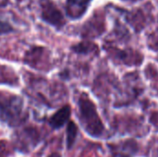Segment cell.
Masks as SVG:
<instances>
[{"label": "cell", "mask_w": 158, "mask_h": 157, "mask_svg": "<svg viewBox=\"0 0 158 157\" xmlns=\"http://www.w3.org/2000/svg\"><path fill=\"white\" fill-rule=\"evenodd\" d=\"M23 121V101L10 93H0V122L17 126Z\"/></svg>", "instance_id": "1"}, {"label": "cell", "mask_w": 158, "mask_h": 157, "mask_svg": "<svg viewBox=\"0 0 158 157\" xmlns=\"http://www.w3.org/2000/svg\"><path fill=\"white\" fill-rule=\"evenodd\" d=\"M79 113L81 122L89 134L97 136L102 132L103 125L98 118L94 104L89 99L85 97L80 99Z\"/></svg>", "instance_id": "2"}, {"label": "cell", "mask_w": 158, "mask_h": 157, "mask_svg": "<svg viewBox=\"0 0 158 157\" xmlns=\"http://www.w3.org/2000/svg\"><path fill=\"white\" fill-rule=\"evenodd\" d=\"M42 17L44 21L60 29L64 23V17L56 5L49 0H42Z\"/></svg>", "instance_id": "3"}, {"label": "cell", "mask_w": 158, "mask_h": 157, "mask_svg": "<svg viewBox=\"0 0 158 157\" xmlns=\"http://www.w3.org/2000/svg\"><path fill=\"white\" fill-rule=\"evenodd\" d=\"M37 131L34 129H25L18 133L17 142L21 150L34 147L38 143Z\"/></svg>", "instance_id": "4"}, {"label": "cell", "mask_w": 158, "mask_h": 157, "mask_svg": "<svg viewBox=\"0 0 158 157\" xmlns=\"http://www.w3.org/2000/svg\"><path fill=\"white\" fill-rule=\"evenodd\" d=\"M71 114V108L69 105L58 109L49 119V125L54 130L62 128L69 119Z\"/></svg>", "instance_id": "5"}, {"label": "cell", "mask_w": 158, "mask_h": 157, "mask_svg": "<svg viewBox=\"0 0 158 157\" xmlns=\"http://www.w3.org/2000/svg\"><path fill=\"white\" fill-rule=\"evenodd\" d=\"M90 0H68L67 1V11L71 18L81 17L89 3Z\"/></svg>", "instance_id": "6"}, {"label": "cell", "mask_w": 158, "mask_h": 157, "mask_svg": "<svg viewBox=\"0 0 158 157\" xmlns=\"http://www.w3.org/2000/svg\"><path fill=\"white\" fill-rule=\"evenodd\" d=\"M18 77L16 73L9 69L8 67L0 65V84H8L14 86L18 84Z\"/></svg>", "instance_id": "7"}, {"label": "cell", "mask_w": 158, "mask_h": 157, "mask_svg": "<svg viewBox=\"0 0 158 157\" xmlns=\"http://www.w3.org/2000/svg\"><path fill=\"white\" fill-rule=\"evenodd\" d=\"M67 146L69 149H71V147L73 146V144L75 143L76 138H77V134H78V128L77 125L72 122L69 121L68 126H67Z\"/></svg>", "instance_id": "8"}, {"label": "cell", "mask_w": 158, "mask_h": 157, "mask_svg": "<svg viewBox=\"0 0 158 157\" xmlns=\"http://www.w3.org/2000/svg\"><path fill=\"white\" fill-rule=\"evenodd\" d=\"M13 31V28L6 22L0 20V34H6Z\"/></svg>", "instance_id": "9"}, {"label": "cell", "mask_w": 158, "mask_h": 157, "mask_svg": "<svg viewBox=\"0 0 158 157\" xmlns=\"http://www.w3.org/2000/svg\"><path fill=\"white\" fill-rule=\"evenodd\" d=\"M48 157H61V155L57 153H53L52 155H50Z\"/></svg>", "instance_id": "10"}, {"label": "cell", "mask_w": 158, "mask_h": 157, "mask_svg": "<svg viewBox=\"0 0 158 157\" xmlns=\"http://www.w3.org/2000/svg\"><path fill=\"white\" fill-rule=\"evenodd\" d=\"M4 1H5V0H0V4H1L2 2H4Z\"/></svg>", "instance_id": "11"}]
</instances>
